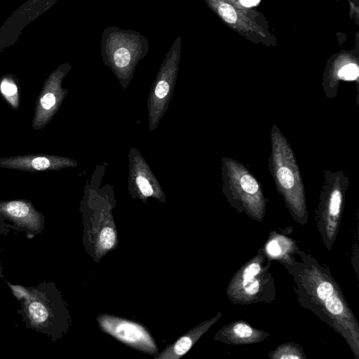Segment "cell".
<instances>
[{"label": "cell", "mask_w": 359, "mask_h": 359, "mask_svg": "<svg viewBox=\"0 0 359 359\" xmlns=\"http://www.w3.org/2000/svg\"><path fill=\"white\" fill-rule=\"evenodd\" d=\"M7 283L17 299L22 301L28 297L29 292V287H25L20 285H15L9 283Z\"/></svg>", "instance_id": "19"}, {"label": "cell", "mask_w": 359, "mask_h": 359, "mask_svg": "<svg viewBox=\"0 0 359 359\" xmlns=\"http://www.w3.org/2000/svg\"><path fill=\"white\" fill-rule=\"evenodd\" d=\"M66 164L65 159L46 154L0 158V168L32 172L53 170Z\"/></svg>", "instance_id": "12"}, {"label": "cell", "mask_w": 359, "mask_h": 359, "mask_svg": "<svg viewBox=\"0 0 359 359\" xmlns=\"http://www.w3.org/2000/svg\"><path fill=\"white\" fill-rule=\"evenodd\" d=\"M41 0H30L29 2H27L28 6L27 9L31 8L32 6H36ZM57 0H48L46 1V6H51V5L56 1Z\"/></svg>", "instance_id": "22"}, {"label": "cell", "mask_w": 359, "mask_h": 359, "mask_svg": "<svg viewBox=\"0 0 359 359\" xmlns=\"http://www.w3.org/2000/svg\"><path fill=\"white\" fill-rule=\"evenodd\" d=\"M269 168L278 193L294 222L308 223L304 187L293 151L276 126L271 132Z\"/></svg>", "instance_id": "2"}, {"label": "cell", "mask_w": 359, "mask_h": 359, "mask_svg": "<svg viewBox=\"0 0 359 359\" xmlns=\"http://www.w3.org/2000/svg\"><path fill=\"white\" fill-rule=\"evenodd\" d=\"M224 168V193L229 205L253 220L263 222L266 199L259 182L243 165L231 158H225Z\"/></svg>", "instance_id": "5"}, {"label": "cell", "mask_w": 359, "mask_h": 359, "mask_svg": "<svg viewBox=\"0 0 359 359\" xmlns=\"http://www.w3.org/2000/svg\"><path fill=\"white\" fill-rule=\"evenodd\" d=\"M219 15L228 23L233 24L237 20V14L234 8L226 3H222L217 7Z\"/></svg>", "instance_id": "17"}, {"label": "cell", "mask_w": 359, "mask_h": 359, "mask_svg": "<svg viewBox=\"0 0 359 359\" xmlns=\"http://www.w3.org/2000/svg\"><path fill=\"white\" fill-rule=\"evenodd\" d=\"M169 84L165 80L158 81L155 89V94L158 98H163L169 91Z\"/></svg>", "instance_id": "21"}, {"label": "cell", "mask_w": 359, "mask_h": 359, "mask_svg": "<svg viewBox=\"0 0 359 359\" xmlns=\"http://www.w3.org/2000/svg\"><path fill=\"white\" fill-rule=\"evenodd\" d=\"M268 256L283 266L291 263L297 255L299 248L297 242L276 231H271L263 246Z\"/></svg>", "instance_id": "14"}, {"label": "cell", "mask_w": 359, "mask_h": 359, "mask_svg": "<svg viewBox=\"0 0 359 359\" xmlns=\"http://www.w3.org/2000/svg\"><path fill=\"white\" fill-rule=\"evenodd\" d=\"M100 46L103 59L119 71H127L149 49L147 39L141 33L116 26L103 30Z\"/></svg>", "instance_id": "7"}, {"label": "cell", "mask_w": 359, "mask_h": 359, "mask_svg": "<svg viewBox=\"0 0 359 359\" xmlns=\"http://www.w3.org/2000/svg\"><path fill=\"white\" fill-rule=\"evenodd\" d=\"M271 262L264 247L260 248L230 279L226 287L228 299L239 305L273 302L276 290L271 272Z\"/></svg>", "instance_id": "4"}, {"label": "cell", "mask_w": 359, "mask_h": 359, "mask_svg": "<svg viewBox=\"0 0 359 359\" xmlns=\"http://www.w3.org/2000/svg\"><path fill=\"white\" fill-rule=\"evenodd\" d=\"M284 268L292 277L299 305L316 315L345 340L359 359V323L330 269L311 255L299 250Z\"/></svg>", "instance_id": "1"}, {"label": "cell", "mask_w": 359, "mask_h": 359, "mask_svg": "<svg viewBox=\"0 0 359 359\" xmlns=\"http://www.w3.org/2000/svg\"><path fill=\"white\" fill-rule=\"evenodd\" d=\"M348 180L341 172H326L316 211V223L323 245L330 250L338 235Z\"/></svg>", "instance_id": "6"}, {"label": "cell", "mask_w": 359, "mask_h": 359, "mask_svg": "<svg viewBox=\"0 0 359 359\" xmlns=\"http://www.w3.org/2000/svg\"><path fill=\"white\" fill-rule=\"evenodd\" d=\"M137 183L144 196H149L152 195L153 189L147 179L142 176H139L137 178Z\"/></svg>", "instance_id": "20"}, {"label": "cell", "mask_w": 359, "mask_h": 359, "mask_svg": "<svg viewBox=\"0 0 359 359\" xmlns=\"http://www.w3.org/2000/svg\"><path fill=\"white\" fill-rule=\"evenodd\" d=\"M0 94L13 109L16 110L19 108V89L13 75L6 74L1 77Z\"/></svg>", "instance_id": "15"}, {"label": "cell", "mask_w": 359, "mask_h": 359, "mask_svg": "<svg viewBox=\"0 0 359 359\" xmlns=\"http://www.w3.org/2000/svg\"><path fill=\"white\" fill-rule=\"evenodd\" d=\"M270 335L269 332L255 328L244 320H236L219 329L213 339L229 345H246L260 343Z\"/></svg>", "instance_id": "11"}, {"label": "cell", "mask_w": 359, "mask_h": 359, "mask_svg": "<svg viewBox=\"0 0 359 359\" xmlns=\"http://www.w3.org/2000/svg\"><path fill=\"white\" fill-rule=\"evenodd\" d=\"M259 1L260 0H240L241 3L246 7L256 6Z\"/></svg>", "instance_id": "23"}, {"label": "cell", "mask_w": 359, "mask_h": 359, "mask_svg": "<svg viewBox=\"0 0 359 359\" xmlns=\"http://www.w3.org/2000/svg\"><path fill=\"white\" fill-rule=\"evenodd\" d=\"M67 66H60L46 79L36 101L32 120L34 130H39L44 128L56 111L60 100L61 79Z\"/></svg>", "instance_id": "10"}, {"label": "cell", "mask_w": 359, "mask_h": 359, "mask_svg": "<svg viewBox=\"0 0 359 359\" xmlns=\"http://www.w3.org/2000/svg\"><path fill=\"white\" fill-rule=\"evenodd\" d=\"M29 289L21 304L23 321L51 339H61L69 330L71 316L60 292L53 283L46 281Z\"/></svg>", "instance_id": "3"}, {"label": "cell", "mask_w": 359, "mask_h": 359, "mask_svg": "<svg viewBox=\"0 0 359 359\" xmlns=\"http://www.w3.org/2000/svg\"><path fill=\"white\" fill-rule=\"evenodd\" d=\"M222 316V312H217L210 319L197 325L182 335L173 344L166 346L161 352L154 356L155 359H180L184 355Z\"/></svg>", "instance_id": "13"}, {"label": "cell", "mask_w": 359, "mask_h": 359, "mask_svg": "<svg viewBox=\"0 0 359 359\" xmlns=\"http://www.w3.org/2000/svg\"><path fill=\"white\" fill-rule=\"evenodd\" d=\"M45 217L30 201L15 199L0 201V233L6 230L24 232L29 238L41 233Z\"/></svg>", "instance_id": "8"}, {"label": "cell", "mask_w": 359, "mask_h": 359, "mask_svg": "<svg viewBox=\"0 0 359 359\" xmlns=\"http://www.w3.org/2000/svg\"><path fill=\"white\" fill-rule=\"evenodd\" d=\"M268 356L272 359H306L302 347L294 341H287L270 351Z\"/></svg>", "instance_id": "16"}, {"label": "cell", "mask_w": 359, "mask_h": 359, "mask_svg": "<svg viewBox=\"0 0 359 359\" xmlns=\"http://www.w3.org/2000/svg\"><path fill=\"white\" fill-rule=\"evenodd\" d=\"M358 67L355 64H348L341 67L338 72V76L344 80L353 81L358 78Z\"/></svg>", "instance_id": "18"}, {"label": "cell", "mask_w": 359, "mask_h": 359, "mask_svg": "<svg viewBox=\"0 0 359 359\" xmlns=\"http://www.w3.org/2000/svg\"><path fill=\"white\" fill-rule=\"evenodd\" d=\"M97 322L102 332L126 345L151 355L158 353L155 340L142 325L108 314H100Z\"/></svg>", "instance_id": "9"}]
</instances>
